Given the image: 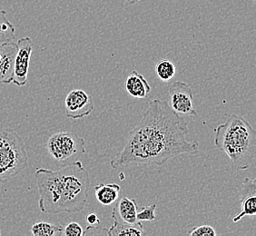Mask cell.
<instances>
[{"mask_svg": "<svg viewBox=\"0 0 256 236\" xmlns=\"http://www.w3.org/2000/svg\"><path fill=\"white\" fill-rule=\"evenodd\" d=\"M188 123L174 112L166 101H150L139 123L128 133L123 149L111 160L113 169L121 166H162L181 154H196L197 141H188Z\"/></svg>", "mask_w": 256, "mask_h": 236, "instance_id": "1", "label": "cell"}, {"mask_svg": "<svg viewBox=\"0 0 256 236\" xmlns=\"http://www.w3.org/2000/svg\"><path fill=\"white\" fill-rule=\"evenodd\" d=\"M34 176L40 192L38 206L44 214L78 212L88 202L90 176L81 161L58 170L36 168Z\"/></svg>", "mask_w": 256, "mask_h": 236, "instance_id": "2", "label": "cell"}, {"mask_svg": "<svg viewBox=\"0 0 256 236\" xmlns=\"http://www.w3.org/2000/svg\"><path fill=\"white\" fill-rule=\"evenodd\" d=\"M214 144L231 161L232 171H246L256 160V131L242 116L232 114L214 128Z\"/></svg>", "mask_w": 256, "mask_h": 236, "instance_id": "3", "label": "cell"}, {"mask_svg": "<svg viewBox=\"0 0 256 236\" xmlns=\"http://www.w3.org/2000/svg\"><path fill=\"white\" fill-rule=\"evenodd\" d=\"M25 143L13 129L0 131V181H6L28 168Z\"/></svg>", "mask_w": 256, "mask_h": 236, "instance_id": "4", "label": "cell"}, {"mask_svg": "<svg viewBox=\"0 0 256 236\" xmlns=\"http://www.w3.org/2000/svg\"><path fill=\"white\" fill-rule=\"evenodd\" d=\"M50 156L58 162H66L70 158L86 152V141L74 132L62 131L50 136L46 143Z\"/></svg>", "mask_w": 256, "mask_h": 236, "instance_id": "5", "label": "cell"}, {"mask_svg": "<svg viewBox=\"0 0 256 236\" xmlns=\"http://www.w3.org/2000/svg\"><path fill=\"white\" fill-rule=\"evenodd\" d=\"M169 106L174 112L184 116H194L198 114L192 106V91L191 86L182 81H176L168 89Z\"/></svg>", "mask_w": 256, "mask_h": 236, "instance_id": "6", "label": "cell"}, {"mask_svg": "<svg viewBox=\"0 0 256 236\" xmlns=\"http://www.w3.org/2000/svg\"><path fill=\"white\" fill-rule=\"evenodd\" d=\"M18 51L14 61L12 83L18 86H24L28 80L30 59L33 52V42L28 36L21 38L16 42Z\"/></svg>", "mask_w": 256, "mask_h": 236, "instance_id": "7", "label": "cell"}, {"mask_svg": "<svg viewBox=\"0 0 256 236\" xmlns=\"http://www.w3.org/2000/svg\"><path fill=\"white\" fill-rule=\"evenodd\" d=\"M66 116L70 120L88 116L94 108L93 98L81 89L71 90L64 99Z\"/></svg>", "mask_w": 256, "mask_h": 236, "instance_id": "8", "label": "cell"}, {"mask_svg": "<svg viewBox=\"0 0 256 236\" xmlns=\"http://www.w3.org/2000/svg\"><path fill=\"white\" fill-rule=\"evenodd\" d=\"M241 211L232 218L234 222L241 221L244 216H254L256 214V180L246 177L240 189Z\"/></svg>", "mask_w": 256, "mask_h": 236, "instance_id": "9", "label": "cell"}, {"mask_svg": "<svg viewBox=\"0 0 256 236\" xmlns=\"http://www.w3.org/2000/svg\"><path fill=\"white\" fill-rule=\"evenodd\" d=\"M16 51L18 44L14 41L0 46V84L12 83Z\"/></svg>", "mask_w": 256, "mask_h": 236, "instance_id": "10", "label": "cell"}, {"mask_svg": "<svg viewBox=\"0 0 256 236\" xmlns=\"http://www.w3.org/2000/svg\"><path fill=\"white\" fill-rule=\"evenodd\" d=\"M126 89L134 98H146L151 92V86L143 74L133 70L126 80Z\"/></svg>", "mask_w": 256, "mask_h": 236, "instance_id": "11", "label": "cell"}, {"mask_svg": "<svg viewBox=\"0 0 256 236\" xmlns=\"http://www.w3.org/2000/svg\"><path fill=\"white\" fill-rule=\"evenodd\" d=\"M114 220L113 226L106 229L108 236H142L144 234V226L141 222L136 224H128L119 219L116 216L111 214Z\"/></svg>", "mask_w": 256, "mask_h": 236, "instance_id": "12", "label": "cell"}, {"mask_svg": "<svg viewBox=\"0 0 256 236\" xmlns=\"http://www.w3.org/2000/svg\"><path fill=\"white\" fill-rule=\"evenodd\" d=\"M138 206L136 199L123 197L113 208L112 214L116 216L119 219L128 224H136L138 222Z\"/></svg>", "mask_w": 256, "mask_h": 236, "instance_id": "13", "label": "cell"}, {"mask_svg": "<svg viewBox=\"0 0 256 236\" xmlns=\"http://www.w3.org/2000/svg\"><path fill=\"white\" fill-rule=\"evenodd\" d=\"M121 187L114 182H102L94 186V194L101 204L108 206L118 199Z\"/></svg>", "mask_w": 256, "mask_h": 236, "instance_id": "14", "label": "cell"}, {"mask_svg": "<svg viewBox=\"0 0 256 236\" xmlns=\"http://www.w3.org/2000/svg\"><path fill=\"white\" fill-rule=\"evenodd\" d=\"M16 38V28L6 16V11L0 10V46L13 42Z\"/></svg>", "mask_w": 256, "mask_h": 236, "instance_id": "15", "label": "cell"}, {"mask_svg": "<svg viewBox=\"0 0 256 236\" xmlns=\"http://www.w3.org/2000/svg\"><path fill=\"white\" fill-rule=\"evenodd\" d=\"M63 227L56 226L48 222L40 221L34 222L31 227V234L34 236H54L61 234Z\"/></svg>", "mask_w": 256, "mask_h": 236, "instance_id": "16", "label": "cell"}, {"mask_svg": "<svg viewBox=\"0 0 256 236\" xmlns=\"http://www.w3.org/2000/svg\"><path fill=\"white\" fill-rule=\"evenodd\" d=\"M156 73L159 79L164 82H168L174 78L176 74V68L172 61L162 59L156 66Z\"/></svg>", "mask_w": 256, "mask_h": 236, "instance_id": "17", "label": "cell"}, {"mask_svg": "<svg viewBox=\"0 0 256 236\" xmlns=\"http://www.w3.org/2000/svg\"><path fill=\"white\" fill-rule=\"evenodd\" d=\"M156 204H151L149 206H143L141 211L138 212L136 218L138 222H153L156 220Z\"/></svg>", "mask_w": 256, "mask_h": 236, "instance_id": "18", "label": "cell"}, {"mask_svg": "<svg viewBox=\"0 0 256 236\" xmlns=\"http://www.w3.org/2000/svg\"><path fill=\"white\" fill-rule=\"evenodd\" d=\"M62 234L66 236H83L84 229L78 222L71 221L66 226V227H63Z\"/></svg>", "mask_w": 256, "mask_h": 236, "instance_id": "19", "label": "cell"}, {"mask_svg": "<svg viewBox=\"0 0 256 236\" xmlns=\"http://www.w3.org/2000/svg\"><path fill=\"white\" fill-rule=\"evenodd\" d=\"M216 234L214 228L210 226L194 227L188 232V236H216Z\"/></svg>", "mask_w": 256, "mask_h": 236, "instance_id": "20", "label": "cell"}, {"mask_svg": "<svg viewBox=\"0 0 256 236\" xmlns=\"http://www.w3.org/2000/svg\"><path fill=\"white\" fill-rule=\"evenodd\" d=\"M86 222H88V226L86 227V229L84 230V236L88 232V230L96 227L101 224V221L99 219L98 216L96 214V212H90L88 216H86Z\"/></svg>", "mask_w": 256, "mask_h": 236, "instance_id": "21", "label": "cell"}, {"mask_svg": "<svg viewBox=\"0 0 256 236\" xmlns=\"http://www.w3.org/2000/svg\"><path fill=\"white\" fill-rule=\"evenodd\" d=\"M126 3L129 4V5H134V4H136L138 2H140V1H143V0H126Z\"/></svg>", "mask_w": 256, "mask_h": 236, "instance_id": "22", "label": "cell"}]
</instances>
